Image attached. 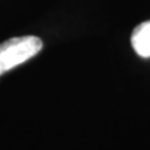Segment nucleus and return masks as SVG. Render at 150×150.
<instances>
[{"instance_id": "f257e3e1", "label": "nucleus", "mask_w": 150, "mask_h": 150, "mask_svg": "<svg viewBox=\"0 0 150 150\" xmlns=\"http://www.w3.org/2000/svg\"><path fill=\"white\" fill-rule=\"evenodd\" d=\"M43 49V41L38 36L28 35L11 38L0 44V76L18 65L28 62Z\"/></svg>"}, {"instance_id": "f03ea898", "label": "nucleus", "mask_w": 150, "mask_h": 150, "mask_svg": "<svg viewBox=\"0 0 150 150\" xmlns=\"http://www.w3.org/2000/svg\"><path fill=\"white\" fill-rule=\"evenodd\" d=\"M131 45L139 56L150 58V20L135 28L131 35Z\"/></svg>"}]
</instances>
